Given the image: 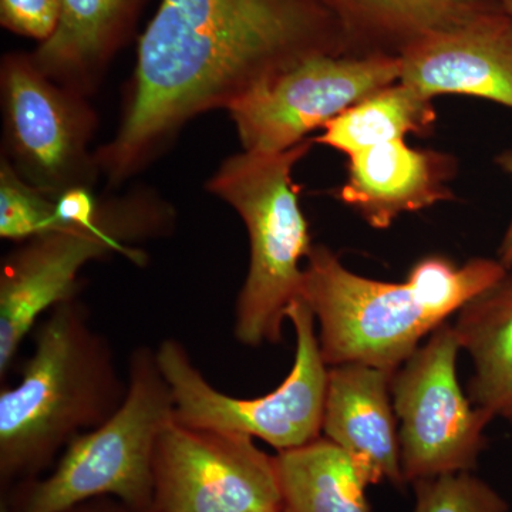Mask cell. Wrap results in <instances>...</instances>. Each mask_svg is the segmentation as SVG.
<instances>
[{"label":"cell","mask_w":512,"mask_h":512,"mask_svg":"<svg viewBox=\"0 0 512 512\" xmlns=\"http://www.w3.org/2000/svg\"><path fill=\"white\" fill-rule=\"evenodd\" d=\"M400 70V57H312L256 87L227 111L242 150L281 153L370 94L399 82Z\"/></svg>","instance_id":"obj_10"},{"label":"cell","mask_w":512,"mask_h":512,"mask_svg":"<svg viewBox=\"0 0 512 512\" xmlns=\"http://www.w3.org/2000/svg\"><path fill=\"white\" fill-rule=\"evenodd\" d=\"M0 512H9L8 507L2 503V507H0Z\"/></svg>","instance_id":"obj_26"},{"label":"cell","mask_w":512,"mask_h":512,"mask_svg":"<svg viewBox=\"0 0 512 512\" xmlns=\"http://www.w3.org/2000/svg\"><path fill=\"white\" fill-rule=\"evenodd\" d=\"M275 461L285 512H369L365 471L325 437L281 451Z\"/></svg>","instance_id":"obj_18"},{"label":"cell","mask_w":512,"mask_h":512,"mask_svg":"<svg viewBox=\"0 0 512 512\" xmlns=\"http://www.w3.org/2000/svg\"><path fill=\"white\" fill-rule=\"evenodd\" d=\"M35 329L19 383L0 393L3 487L35 480L77 436L110 419L127 393L109 340L82 303H59Z\"/></svg>","instance_id":"obj_3"},{"label":"cell","mask_w":512,"mask_h":512,"mask_svg":"<svg viewBox=\"0 0 512 512\" xmlns=\"http://www.w3.org/2000/svg\"><path fill=\"white\" fill-rule=\"evenodd\" d=\"M262 512H285L284 508H278V510L262 511Z\"/></svg>","instance_id":"obj_27"},{"label":"cell","mask_w":512,"mask_h":512,"mask_svg":"<svg viewBox=\"0 0 512 512\" xmlns=\"http://www.w3.org/2000/svg\"><path fill=\"white\" fill-rule=\"evenodd\" d=\"M150 512H262L282 508L275 457L254 437L192 429L173 419L158 439Z\"/></svg>","instance_id":"obj_11"},{"label":"cell","mask_w":512,"mask_h":512,"mask_svg":"<svg viewBox=\"0 0 512 512\" xmlns=\"http://www.w3.org/2000/svg\"><path fill=\"white\" fill-rule=\"evenodd\" d=\"M147 0H63L59 25L32 52L53 82L89 97L127 45Z\"/></svg>","instance_id":"obj_15"},{"label":"cell","mask_w":512,"mask_h":512,"mask_svg":"<svg viewBox=\"0 0 512 512\" xmlns=\"http://www.w3.org/2000/svg\"><path fill=\"white\" fill-rule=\"evenodd\" d=\"M508 272L498 259L458 268L444 256H427L407 281L393 284L356 275L332 249L312 245L299 299L318 322L328 367L357 363L394 373L421 340Z\"/></svg>","instance_id":"obj_2"},{"label":"cell","mask_w":512,"mask_h":512,"mask_svg":"<svg viewBox=\"0 0 512 512\" xmlns=\"http://www.w3.org/2000/svg\"><path fill=\"white\" fill-rule=\"evenodd\" d=\"M416 512H508L493 487L470 473L416 481Z\"/></svg>","instance_id":"obj_21"},{"label":"cell","mask_w":512,"mask_h":512,"mask_svg":"<svg viewBox=\"0 0 512 512\" xmlns=\"http://www.w3.org/2000/svg\"><path fill=\"white\" fill-rule=\"evenodd\" d=\"M460 349L456 329L444 322L393 373L404 483L470 473L485 448L484 430L494 417L464 396L457 379Z\"/></svg>","instance_id":"obj_9"},{"label":"cell","mask_w":512,"mask_h":512,"mask_svg":"<svg viewBox=\"0 0 512 512\" xmlns=\"http://www.w3.org/2000/svg\"><path fill=\"white\" fill-rule=\"evenodd\" d=\"M313 144L306 138L281 153L242 150L225 158L207 181L208 192L247 228L251 254L235 303L234 335L251 348L282 342L286 312L301 296V261L312 244L292 174Z\"/></svg>","instance_id":"obj_4"},{"label":"cell","mask_w":512,"mask_h":512,"mask_svg":"<svg viewBox=\"0 0 512 512\" xmlns=\"http://www.w3.org/2000/svg\"><path fill=\"white\" fill-rule=\"evenodd\" d=\"M173 419V393L156 350L141 346L131 353L127 393L119 409L64 448L49 476L16 485L3 504L9 512H64L111 497L131 510L150 512L154 453Z\"/></svg>","instance_id":"obj_5"},{"label":"cell","mask_w":512,"mask_h":512,"mask_svg":"<svg viewBox=\"0 0 512 512\" xmlns=\"http://www.w3.org/2000/svg\"><path fill=\"white\" fill-rule=\"evenodd\" d=\"M498 167L512 178V150L505 151L495 158ZM498 261L505 266L507 271H512V218L505 231L503 241H501L500 249H498Z\"/></svg>","instance_id":"obj_23"},{"label":"cell","mask_w":512,"mask_h":512,"mask_svg":"<svg viewBox=\"0 0 512 512\" xmlns=\"http://www.w3.org/2000/svg\"><path fill=\"white\" fill-rule=\"evenodd\" d=\"M453 323L461 349L473 362L468 399L512 424V274L481 292Z\"/></svg>","instance_id":"obj_17"},{"label":"cell","mask_w":512,"mask_h":512,"mask_svg":"<svg viewBox=\"0 0 512 512\" xmlns=\"http://www.w3.org/2000/svg\"><path fill=\"white\" fill-rule=\"evenodd\" d=\"M436 120L433 99L397 82L329 121L313 140L350 157L380 144L404 140L410 133L429 136Z\"/></svg>","instance_id":"obj_19"},{"label":"cell","mask_w":512,"mask_h":512,"mask_svg":"<svg viewBox=\"0 0 512 512\" xmlns=\"http://www.w3.org/2000/svg\"><path fill=\"white\" fill-rule=\"evenodd\" d=\"M338 20L348 56L400 57L424 37L501 8L498 0H319Z\"/></svg>","instance_id":"obj_16"},{"label":"cell","mask_w":512,"mask_h":512,"mask_svg":"<svg viewBox=\"0 0 512 512\" xmlns=\"http://www.w3.org/2000/svg\"><path fill=\"white\" fill-rule=\"evenodd\" d=\"M400 63L399 82L430 99L463 94L512 109V18L503 8L424 37Z\"/></svg>","instance_id":"obj_12"},{"label":"cell","mask_w":512,"mask_h":512,"mask_svg":"<svg viewBox=\"0 0 512 512\" xmlns=\"http://www.w3.org/2000/svg\"><path fill=\"white\" fill-rule=\"evenodd\" d=\"M170 205L151 191L103 200L99 224L70 228L20 242L0 268V375L12 366L20 345L43 313L76 299L80 271L113 254L144 261L133 242L167 234Z\"/></svg>","instance_id":"obj_6"},{"label":"cell","mask_w":512,"mask_h":512,"mask_svg":"<svg viewBox=\"0 0 512 512\" xmlns=\"http://www.w3.org/2000/svg\"><path fill=\"white\" fill-rule=\"evenodd\" d=\"M456 171V158L396 140L349 157L339 198L370 227L386 229L404 212L453 200L447 183Z\"/></svg>","instance_id":"obj_14"},{"label":"cell","mask_w":512,"mask_h":512,"mask_svg":"<svg viewBox=\"0 0 512 512\" xmlns=\"http://www.w3.org/2000/svg\"><path fill=\"white\" fill-rule=\"evenodd\" d=\"M63 0H0V25L37 43L55 33Z\"/></svg>","instance_id":"obj_22"},{"label":"cell","mask_w":512,"mask_h":512,"mask_svg":"<svg viewBox=\"0 0 512 512\" xmlns=\"http://www.w3.org/2000/svg\"><path fill=\"white\" fill-rule=\"evenodd\" d=\"M498 2H500L501 8L504 9V12L508 13L512 18V0H498Z\"/></svg>","instance_id":"obj_25"},{"label":"cell","mask_w":512,"mask_h":512,"mask_svg":"<svg viewBox=\"0 0 512 512\" xmlns=\"http://www.w3.org/2000/svg\"><path fill=\"white\" fill-rule=\"evenodd\" d=\"M286 318L296 335L292 370L274 392L255 399L215 389L178 340H163L156 353L173 393L174 419L192 429L245 434L278 453L319 439L329 369L320 352L316 320L302 299L291 303Z\"/></svg>","instance_id":"obj_7"},{"label":"cell","mask_w":512,"mask_h":512,"mask_svg":"<svg viewBox=\"0 0 512 512\" xmlns=\"http://www.w3.org/2000/svg\"><path fill=\"white\" fill-rule=\"evenodd\" d=\"M3 148L26 183L59 197L93 188L101 175L90 150L99 116L89 97L53 82L32 53H6L0 63Z\"/></svg>","instance_id":"obj_8"},{"label":"cell","mask_w":512,"mask_h":512,"mask_svg":"<svg viewBox=\"0 0 512 512\" xmlns=\"http://www.w3.org/2000/svg\"><path fill=\"white\" fill-rule=\"evenodd\" d=\"M318 56H348L338 20L319 0H161L138 40L119 127L96 150L101 175L123 184L188 121L228 110Z\"/></svg>","instance_id":"obj_1"},{"label":"cell","mask_w":512,"mask_h":512,"mask_svg":"<svg viewBox=\"0 0 512 512\" xmlns=\"http://www.w3.org/2000/svg\"><path fill=\"white\" fill-rule=\"evenodd\" d=\"M392 376L357 363L329 367L322 431L359 464L370 484L404 483Z\"/></svg>","instance_id":"obj_13"},{"label":"cell","mask_w":512,"mask_h":512,"mask_svg":"<svg viewBox=\"0 0 512 512\" xmlns=\"http://www.w3.org/2000/svg\"><path fill=\"white\" fill-rule=\"evenodd\" d=\"M64 512H137L128 508L127 505L117 500H107V498H96V500L86 501V503L76 505L70 510Z\"/></svg>","instance_id":"obj_24"},{"label":"cell","mask_w":512,"mask_h":512,"mask_svg":"<svg viewBox=\"0 0 512 512\" xmlns=\"http://www.w3.org/2000/svg\"><path fill=\"white\" fill-rule=\"evenodd\" d=\"M63 231L56 215L55 198L26 183L8 158H0V237L25 242Z\"/></svg>","instance_id":"obj_20"}]
</instances>
